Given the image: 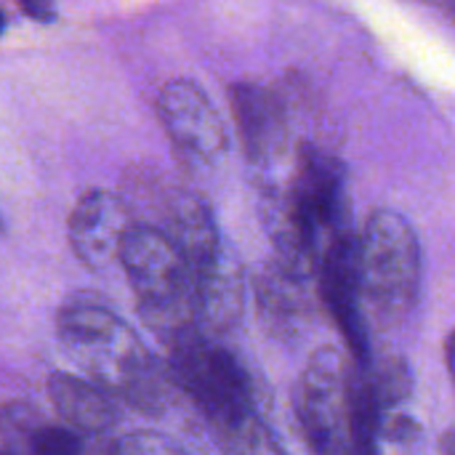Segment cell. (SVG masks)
Segmentation results:
<instances>
[{
	"instance_id": "obj_15",
	"label": "cell",
	"mask_w": 455,
	"mask_h": 455,
	"mask_svg": "<svg viewBox=\"0 0 455 455\" xmlns=\"http://www.w3.org/2000/svg\"><path fill=\"white\" fill-rule=\"evenodd\" d=\"M21 455H83V440L72 429L48 424L43 419L29 432Z\"/></svg>"
},
{
	"instance_id": "obj_19",
	"label": "cell",
	"mask_w": 455,
	"mask_h": 455,
	"mask_svg": "<svg viewBox=\"0 0 455 455\" xmlns=\"http://www.w3.org/2000/svg\"><path fill=\"white\" fill-rule=\"evenodd\" d=\"M443 455H455V432H448L443 437Z\"/></svg>"
},
{
	"instance_id": "obj_18",
	"label": "cell",
	"mask_w": 455,
	"mask_h": 455,
	"mask_svg": "<svg viewBox=\"0 0 455 455\" xmlns=\"http://www.w3.org/2000/svg\"><path fill=\"white\" fill-rule=\"evenodd\" d=\"M445 363H448V373L455 387V331L448 336V344H445Z\"/></svg>"
},
{
	"instance_id": "obj_16",
	"label": "cell",
	"mask_w": 455,
	"mask_h": 455,
	"mask_svg": "<svg viewBox=\"0 0 455 455\" xmlns=\"http://www.w3.org/2000/svg\"><path fill=\"white\" fill-rule=\"evenodd\" d=\"M96 455H187L173 440L157 432H131L96 448Z\"/></svg>"
},
{
	"instance_id": "obj_4",
	"label": "cell",
	"mask_w": 455,
	"mask_h": 455,
	"mask_svg": "<svg viewBox=\"0 0 455 455\" xmlns=\"http://www.w3.org/2000/svg\"><path fill=\"white\" fill-rule=\"evenodd\" d=\"M165 349L171 384L195 403L213 432L256 413L253 387L243 363L216 336L189 328L165 341Z\"/></svg>"
},
{
	"instance_id": "obj_10",
	"label": "cell",
	"mask_w": 455,
	"mask_h": 455,
	"mask_svg": "<svg viewBox=\"0 0 455 455\" xmlns=\"http://www.w3.org/2000/svg\"><path fill=\"white\" fill-rule=\"evenodd\" d=\"M197 328L216 336L229 331L243 312V269L224 248L211 264L192 275Z\"/></svg>"
},
{
	"instance_id": "obj_12",
	"label": "cell",
	"mask_w": 455,
	"mask_h": 455,
	"mask_svg": "<svg viewBox=\"0 0 455 455\" xmlns=\"http://www.w3.org/2000/svg\"><path fill=\"white\" fill-rule=\"evenodd\" d=\"M163 232L176 243L192 275L224 251L211 208L195 195H179L171 203L168 224Z\"/></svg>"
},
{
	"instance_id": "obj_1",
	"label": "cell",
	"mask_w": 455,
	"mask_h": 455,
	"mask_svg": "<svg viewBox=\"0 0 455 455\" xmlns=\"http://www.w3.org/2000/svg\"><path fill=\"white\" fill-rule=\"evenodd\" d=\"M56 333L72 363L107 395L144 416L168 408V371L149 355L136 331L91 299H72L56 315Z\"/></svg>"
},
{
	"instance_id": "obj_2",
	"label": "cell",
	"mask_w": 455,
	"mask_h": 455,
	"mask_svg": "<svg viewBox=\"0 0 455 455\" xmlns=\"http://www.w3.org/2000/svg\"><path fill=\"white\" fill-rule=\"evenodd\" d=\"M421 243L397 211H373L360 232V296L365 317L397 328L419 304Z\"/></svg>"
},
{
	"instance_id": "obj_20",
	"label": "cell",
	"mask_w": 455,
	"mask_h": 455,
	"mask_svg": "<svg viewBox=\"0 0 455 455\" xmlns=\"http://www.w3.org/2000/svg\"><path fill=\"white\" fill-rule=\"evenodd\" d=\"M0 455H16V453H11V451H0Z\"/></svg>"
},
{
	"instance_id": "obj_5",
	"label": "cell",
	"mask_w": 455,
	"mask_h": 455,
	"mask_svg": "<svg viewBox=\"0 0 455 455\" xmlns=\"http://www.w3.org/2000/svg\"><path fill=\"white\" fill-rule=\"evenodd\" d=\"M296 416L315 455H352L355 360L336 347L312 352L296 381Z\"/></svg>"
},
{
	"instance_id": "obj_6",
	"label": "cell",
	"mask_w": 455,
	"mask_h": 455,
	"mask_svg": "<svg viewBox=\"0 0 455 455\" xmlns=\"http://www.w3.org/2000/svg\"><path fill=\"white\" fill-rule=\"evenodd\" d=\"M157 115L171 144L187 163L213 168L224 160L229 147L224 120L197 83L184 77L165 83L157 96Z\"/></svg>"
},
{
	"instance_id": "obj_9",
	"label": "cell",
	"mask_w": 455,
	"mask_h": 455,
	"mask_svg": "<svg viewBox=\"0 0 455 455\" xmlns=\"http://www.w3.org/2000/svg\"><path fill=\"white\" fill-rule=\"evenodd\" d=\"M312 277L275 261L256 280V304L261 323L269 333L280 339H293L309 323L312 301H309Z\"/></svg>"
},
{
	"instance_id": "obj_17",
	"label": "cell",
	"mask_w": 455,
	"mask_h": 455,
	"mask_svg": "<svg viewBox=\"0 0 455 455\" xmlns=\"http://www.w3.org/2000/svg\"><path fill=\"white\" fill-rule=\"evenodd\" d=\"M21 8L37 19V21H53V11H51V0H19Z\"/></svg>"
},
{
	"instance_id": "obj_3",
	"label": "cell",
	"mask_w": 455,
	"mask_h": 455,
	"mask_svg": "<svg viewBox=\"0 0 455 455\" xmlns=\"http://www.w3.org/2000/svg\"><path fill=\"white\" fill-rule=\"evenodd\" d=\"M139 301V315L163 344L197 328L192 272L176 243L155 227H136L125 235L120 259Z\"/></svg>"
},
{
	"instance_id": "obj_8",
	"label": "cell",
	"mask_w": 455,
	"mask_h": 455,
	"mask_svg": "<svg viewBox=\"0 0 455 455\" xmlns=\"http://www.w3.org/2000/svg\"><path fill=\"white\" fill-rule=\"evenodd\" d=\"M229 101L251 163L267 165L277 160L285 147V120H283L280 101L267 88L251 83L232 85Z\"/></svg>"
},
{
	"instance_id": "obj_7",
	"label": "cell",
	"mask_w": 455,
	"mask_h": 455,
	"mask_svg": "<svg viewBox=\"0 0 455 455\" xmlns=\"http://www.w3.org/2000/svg\"><path fill=\"white\" fill-rule=\"evenodd\" d=\"M133 229L128 205L104 189L83 195L69 216V245L80 264L99 272L120 259L125 235Z\"/></svg>"
},
{
	"instance_id": "obj_11",
	"label": "cell",
	"mask_w": 455,
	"mask_h": 455,
	"mask_svg": "<svg viewBox=\"0 0 455 455\" xmlns=\"http://www.w3.org/2000/svg\"><path fill=\"white\" fill-rule=\"evenodd\" d=\"M48 400L56 413L80 435H104L117 424V408L104 389L75 379L69 373H53L48 379Z\"/></svg>"
},
{
	"instance_id": "obj_14",
	"label": "cell",
	"mask_w": 455,
	"mask_h": 455,
	"mask_svg": "<svg viewBox=\"0 0 455 455\" xmlns=\"http://www.w3.org/2000/svg\"><path fill=\"white\" fill-rule=\"evenodd\" d=\"M40 421H43V413L37 408H32L29 403H21V400L5 403L0 408V440H3V451L21 455L29 432Z\"/></svg>"
},
{
	"instance_id": "obj_13",
	"label": "cell",
	"mask_w": 455,
	"mask_h": 455,
	"mask_svg": "<svg viewBox=\"0 0 455 455\" xmlns=\"http://www.w3.org/2000/svg\"><path fill=\"white\" fill-rule=\"evenodd\" d=\"M213 435L227 455H285L272 437L269 427L259 419V413H251L224 429H216Z\"/></svg>"
},
{
	"instance_id": "obj_21",
	"label": "cell",
	"mask_w": 455,
	"mask_h": 455,
	"mask_svg": "<svg viewBox=\"0 0 455 455\" xmlns=\"http://www.w3.org/2000/svg\"><path fill=\"white\" fill-rule=\"evenodd\" d=\"M0 29H3V11H0Z\"/></svg>"
}]
</instances>
